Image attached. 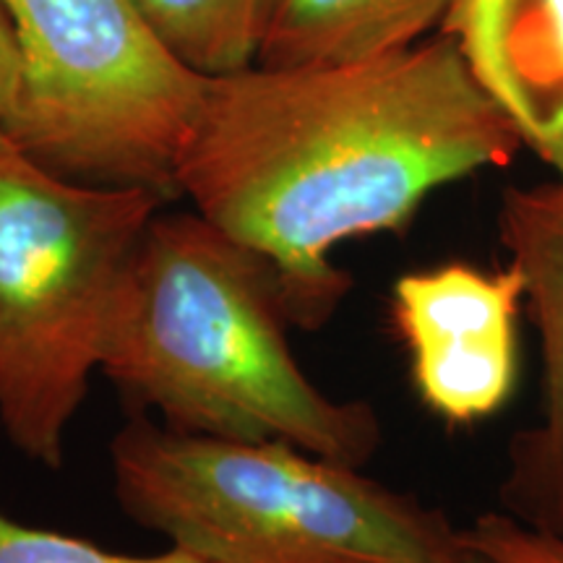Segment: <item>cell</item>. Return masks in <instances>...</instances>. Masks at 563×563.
Returning <instances> with one entry per match:
<instances>
[{
    "label": "cell",
    "mask_w": 563,
    "mask_h": 563,
    "mask_svg": "<svg viewBox=\"0 0 563 563\" xmlns=\"http://www.w3.org/2000/svg\"><path fill=\"white\" fill-rule=\"evenodd\" d=\"M460 534L490 563H563V532L519 522L501 509L477 514Z\"/></svg>",
    "instance_id": "obj_12"
},
{
    "label": "cell",
    "mask_w": 563,
    "mask_h": 563,
    "mask_svg": "<svg viewBox=\"0 0 563 563\" xmlns=\"http://www.w3.org/2000/svg\"><path fill=\"white\" fill-rule=\"evenodd\" d=\"M522 279L504 264L449 262L391 287V323L415 394L446 426L467 428L509 405L519 382Z\"/></svg>",
    "instance_id": "obj_6"
},
{
    "label": "cell",
    "mask_w": 563,
    "mask_h": 563,
    "mask_svg": "<svg viewBox=\"0 0 563 563\" xmlns=\"http://www.w3.org/2000/svg\"><path fill=\"white\" fill-rule=\"evenodd\" d=\"M165 203L60 178L0 129V426L42 467L66 460L125 272Z\"/></svg>",
    "instance_id": "obj_4"
},
{
    "label": "cell",
    "mask_w": 563,
    "mask_h": 563,
    "mask_svg": "<svg viewBox=\"0 0 563 563\" xmlns=\"http://www.w3.org/2000/svg\"><path fill=\"white\" fill-rule=\"evenodd\" d=\"M21 55L13 144L60 178L180 199L178 165L207 95L131 0H3Z\"/></svg>",
    "instance_id": "obj_5"
},
{
    "label": "cell",
    "mask_w": 563,
    "mask_h": 563,
    "mask_svg": "<svg viewBox=\"0 0 563 563\" xmlns=\"http://www.w3.org/2000/svg\"><path fill=\"white\" fill-rule=\"evenodd\" d=\"M0 563H209L199 555L170 545V551L157 555L112 553L53 530H37L13 522L0 511Z\"/></svg>",
    "instance_id": "obj_11"
},
{
    "label": "cell",
    "mask_w": 563,
    "mask_h": 563,
    "mask_svg": "<svg viewBox=\"0 0 563 563\" xmlns=\"http://www.w3.org/2000/svg\"><path fill=\"white\" fill-rule=\"evenodd\" d=\"M519 152L439 34L376 58L209 79L178 191L277 266L292 327L319 329L355 285L332 258L342 243L402 235L435 191Z\"/></svg>",
    "instance_id": "obj_1"
},
{
    "label": "cell",
    "mask_w": 563,
    "mask_h": 563,
    "mask_svg": "<svg viewBox=\"0 0 563 563\" xmlns=\"http://www.w3.org/2000/svg\"><path fill=\"white\" fill-rule=\"evenodd\" d=\"M439 34L522 150L563 178V0H454Z\"/></svg>",
    "instance_id": "obj_8"
},
{
    "label": "cell",
    "mask_w": 563,
    "mask_h": 563,
    "mask_svg": "<svg viewBox=\"0 0 563 563\" xmlns=\"http://www.w3.org/2000/svg\"><path fill=\"white\" fill-rule=\"evenodd\" d=\"M21 81V55L11 16L0 0V129L11 118Z\"/></svg>",
    "instance_id": "obj_13"
},
{
    "label": "cell",
    "mask_w": 563,
    "mask_h": 563,
    "mask_svg": "<svg viewBox=\"0 0 563 563\" xmlns=\"http://www.w3.org/2000/svg\"><path fill=\"white\" fill-rule=\"evenodd\" d=\"M462 543H464V540H462ZM456 563H490V561L477 551H473V548H470L467 543H464V551H462L460 559H456Z\"/></svg>",
    "instance_id": "obj_14"
},
{
    "label": "cell",
    "mask_w": 563,
    "mask_h": 563,
    "mask_svg": "<svg viewBox=\"0 0 563 563\" xmlns=\"http://www.w3.org/2000/svg\"><path fill=\"white\" fill-rule=\"evenodd\" d=\"M454 0H269L258 66H334L389 55L441 30Z\"/></svg>",
    "instance_id": "obj_9"
},
{
    "label": "cell",
    "mask_w": 563,
    "mask_h": 563,
    "mask_svg": "<svg viewBox=\"0 0 563 563\" xmlns=\"http://www.w3.org/2000/svg\"><path fill=\"white\" fill-rule=\"evenodd\" d=\"M110 452L121 509L209 563H456L464 551L441 509L290 443L133 418Z\"/></svg>",
    "instance_id": "obj_3"
},
{
    "label": "cell",
    "mask_w": 563,
    "mask_h": 563,
    "mask_svg": "<svg viewBox=\"0 0 563 563\" xmlns=\"http://www.w3.org/2000/svg\"><path fill=\"white\" fill-rule=\"evenodd\" d=\"M175 60L203 79L251 68L269 0H131Z\"/></svg>",
    "instance_id": "obj_10"
},
{
    "label": "cell",
    "mask_w": 563,
    "mask_h": 563,
    "mask_svg": "<svg viewBox=\"0 0 563 563\" xmlns=\"http://www.w3.org/2000/svg\"><path fill=\"white\" fill-rule=\"evenodd\" d=\"M277 266L199 211H157L125 272L100 371L178 433L282 441L363 467L384 443L361 399L321 391L290 347Z\"/></svg>",
    "instance_id": "obj_2"
},
{
    "label": "cell",
    "mask_w": 563,
    "mask_h": 563,
    "mask_svg": "<svg viewBox=\"0 0 563 563\" xmlns=\"http://www.w3.org/2000/svg\"><path fill=\"white\" fill-rule=\"evenodd\" d=\"M498 241L522 279L540 344V418L514 435L498 509L563 532V178L509 186L498 201Z\"/></svg>",
    "instance_id": "obj_7"
}]
</instances>
